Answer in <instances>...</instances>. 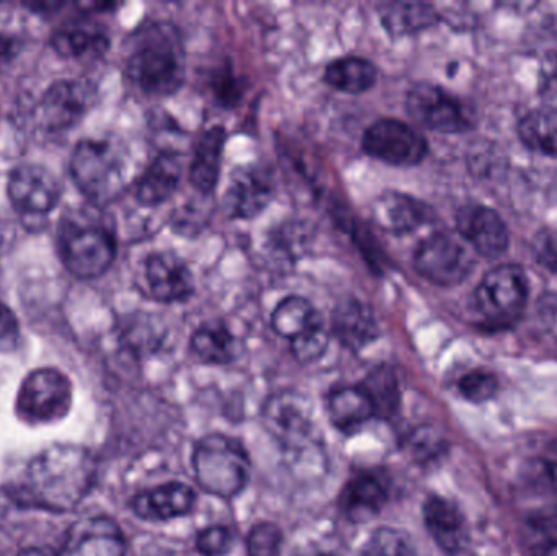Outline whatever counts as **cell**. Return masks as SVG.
Returning a JSON list of instances; mask_svg holds the SVG:
<instances>
[{"mask_svg":"<svg viewBox=\"0 0 557 556\" xmlns=\"http://www.w3.org/2000/svg\"><path fill=\"white\" fill-rule=\"evenodd\" d=\"M94 462L90 454L71 444L42 450L25 473V495L38 508L52 512L74 509L90 490Z\"/></svg>","mask_w":557,"mask_h":556,"instance_id":"cell-1","label":"cell"},{"mask_svg":"<svg viewBox=\"0 0 557 556\" xmlns=\"http://www.w3.org/2000/svg\"><path fill=\"white\" fill-rule=\"evenodd\" d=\"M185 65V48L175 26L152 23L137 33L127 74L146 94L166 97L182 88Z\"/></svg>","mask_w":557,"mask_h":556,"instance_id":"cell-2","label":"cell"},{"mask_svg":"<svg viewBox=\"0 0 557 556\" xmlns=\"http://www.w3.org/2000/svg\"><path fill=\"white\" fill-rule=\"evenodd\" d=\"M196 480L205 492L221 498L238 495L250 479L247 450L234 437L212 434L199 441L193 456Z\"/></svg>","mask_w":557,"mask_h":556,"instance_id":"cell-3","label":"cell"},{"mask_svg":"<svg viewBox=\"0 0 557 556\" xmlns=\"http://www.w3.org/2000/svg\"><path fill=\"white\" fill-rule=\"evenodd\" d=\"M62 260L78 280H95L107 273L116 257L113 235L100 224L65 219L61 231Z\"/></svg>","mask_w":557,"mask_h":556,"instance_id":"cell-4","label":"cell"},{"mask_svg":"<svg viewBox=\"0 0 557 556\" xmlns=\"http://www.w3.org/2000/svg\"><path fill=\"white\" fill-rule=\"evenodd\" d=\"M484 325L506 329L522 316L529 300V280L517 264H499L481 281L474 293Z\"/></svg>","mask_w":557,"mask_h":556,"instance_id":"cell-5","label":"cell"},{"mask_svg":"<svg viewBox=\"0 0 557 556\" xmlns=\"http://www.w3.org/2000/svg\"><path fill=\"white\" fill-rule=\"evenodd\" d=\"M71 175L77 188L97 205L116 198L124 186L123 162L107 140L78 143L72 153Z\"/></svg>","mask_w":557,"mask_h":556,"instance_id":"cell-6","label":"cell"},{"mask_svg":"<svg viewBox=\"0 0 557 556\" xmlns=\"http://www.w3.org/2000/svg\"><path fill=\"white\" fill-rule=\"evenodd\" d=\"M71 407V381L58 369H36L26 375L16 395V415L26 424L58 423Z\"/></svg>","mask_w":557,"mask_h":556,"instance_id":"cell-7","label":"cell"},{"mask_svg":"<svg viewBox=\"0 0 557 556\" xmlns=\"http://www.w3.org/2000/svg\"><path fill=\"white\" fill-rule=\"evenodd\" d=\"M474 261L460 238L438 232L421 242L414 254V268L435 286L454 287L463 283Z\"/></svg>","mask_w":557,"mask_h":556,"instance_id":"cell-8","label":"cell"},{"mask_svg":"<svg viewBox=\"0 0 557 556\" xmlns=\"http://www.w3.org/2000/svg\"><path fill=\"white\" fill-rule=\"evenodd\" d=\"M362 147L373 159L396 166L418 165L428 153V140L405 121L382 118L367 127Z\"/></svg>","mask_w":557,"mask_h":556,"instance_id":"cell-9","label":"cell"},{"mask_svg":"<svg viewBox=\"0 0 557 556\" xmlns=\"http://www.w3.org/2000/svg\"><path fill=\"white\" fill-rule=\"evenodd\" d=\"M264 427L285 450H304L314 440L313 410L301 395H274L264 407Z\"/></svg>","mask_w":557,"mask_h":556,"instance_id":"cell-10","label":"cell"},{"mask_svg":"<svg viewBox=\"0 0 557 556\" xmlns=\"http://www.w3.org/2000/svg\"><path fill=\"white\" fill-rule=\"evenodd\" d=\"M408 111L419 124L437 133H463L471 126L465 104L438 85H414L408 94Z\"/></svg>","mask_w":557,"mask_h":556,"instance_id":"cell-11","label":"cell"},{"mask_svg":"<svg viewBox=\"0 0 557 556\" xmlns=\"http://www.w3.org/2000/svg\"><path fill=\"white\" fill-rule=\"evenodd\" d=\"M9 198L20 214L42 218L58 206L61 185L46 166L23 163L10 173Z\"/></svg>","mask_w":557,"mask_h":556,"instance_id":"cell-12","label":"cell"},{"mask_svg":"<svg viewBox=\"0 0 557 556\" xmlns=\"http://www.w3.org/2000/svg\"><path fill=\"white\" fill-rule=\"evenodd\" d=\"M90 84L84 81H59L48 88L38 107L39 123L49 133L71 129L90 108Z\"/></svg>","mask_w":557,"mask_h":556,"instance_id":"cell-13","label":"cell"},{"mask_svg":"<svg viewBox=\"0 0 557 556\" xmlns=\"http://www.w3.org/2000/svg\"><path fill=\"white\" fill-rule=\"evenodd\" d=\"M59 556H126V541L113 519H78L69 528Z\"/></svg>","mask_w":557,"mask_h":556,"instance_id":"cell-14","label":"cell"},{"mask_svg":"<svg viewBox=\"0 0 557 556\" xmlns=\"http://www.w3.org/2000/svg\"><path fill=\"white\" fill-rule=\"evenodd\" d=\"M457 231L478 254L497 258L509 248L506 222L494 209L481 205H467L458 209Z\"/></svg>","mask_w":557,"mask_h":556,"instance_id":"cell-15","label":"cell"},{"mask_svg":"<svg viewBox=\"0 0 557 556\" xmlns=\"http://www.w3.org/2000/svg\"><path fill=\"white\" fill-rule=\"evenodd\" d=\"M147 294L157 302H185L195 293V277L185 260L175 254H156L144 267Z\"/></svg>","mask_w":557,"mask_h":556,"instance_id":"cell-16","label":"cell"},{"mask_svg":"<svg viewBox=\"0 0 557 556\" xmlns=\"http://www.w3.org/2000/svg\"><path fill=\"white\" fill-rule=\"evenodd\" d=\"M274 183L270 172L261 166H240L232 175L225 191V211L234 219H253L270 206Z\"/></svg>","mask_w":557,"mask_h":556,"instance_id":"cell-17","label":"cell"},{"mask_svg":"<svg viewBox=\"0 0 557 556\" xmlns=\"http://www.w3.org/2000/svg\"><path fill=\"white\" fill-rule=\"evenodd\" d=\"M372 218L383 231L395 235L411 234L431 219V209L412 196L388 191L373 201Z\"/></svg>","mask_w":557,"mask_h":556,"instance_id":"cell-18","label":"cell"},{"mask_svg":"<svg viewBox=\"0 0 557 556\" xmlns=\"http://www.w3.org/2000/svg\"><path fill=\"white\" fill-rule=\"evenodd\" d=\"M331 329L341 345L359 351L379 338L380 330L370 306L359 299L341 300L333 312Z\"/></svg>","mask_w":557,"mask_h":556,"instance_id":"cell-19","label":"cell"},{"mask_svg":"<svg viewBox=\"0 0 557 556\" xmlns=\"http://www.w3.org/2000/svg\"><path fill=\"white\" fill-rule=\"evenodd\" d=\"M196 495L188 485L166 483L133 499V509L146 521H169L188 515L195 508Z\"/></svg>","mask_w":557,"mask_h":556,"instance_id":"cell-20","label":"cell"},{"mask_svg":"<svg viewBox=\"0 0 557 556\" xmlns=\"http://www.w3.org/2000/svg\"><path fill=\"white\" fill-rule=\"evenodd\" d=\"M225 143L227 133L224 127L214 126L205 131L196 144L195 156L189 165V182L202 196L212 195L218 186Z\"/></svg>","mask_w":557,"mask_h":556,"instance_id":"cell-21","label":"cell"},{"mask_svg":"<svg viewBox=\"0 0 557 556\" xmlns=\"http://www.w3.org/2000/svg\"><path fill=\"white\" fill-rule=\"evenodd\" d=\"M182 157L176 152H162L140 176L136 198L143 206L162 205L175 195L182 180Z\"/></svg>","mask_w":557,"mask_h":556,"instance_id":"cell-22","label":"cell"},{"mask_svg":"<svg viewBox=\"0 0 557 556\" xmlns=\"http://www.w3.org/2000/svg\"><path fill=\"white\" fill-rule=\"evenodd\" d=\"M51 45L62 58L94 59L104 54L110 46V38L100 25L72 22L55 29Z\"/></svg>","mask_w":557,"mask_h":556,"instance_id":"cell-23","label":"cell"},{"mask_svg":"<svg viewBox=\"0 0 557 556\" xmlns=\"http://www.w3.org/2000/svg\"><path fill=\"white\" fill-rule=\"evenodd\" d=\"M388 498V490L382 480L373 475L354 477L341 493L343 515L354 522H363L379 515Z\"/></svg>","mask_w":557,"mask_h":556,"instance_id":"cell-24","label":"cell"},{"mask_svg":"<svg viewBox=\"0 0 557 556\" xmlns=\"http://www.w3.org/2000/svg\"><path fill=\"white\" fill-rule=\"evenodd\" d=\"M424 521L434 541L445 552H458L465 541V519L454 503L432 496L424 505Z\"/></svg>","mask_w":557,"mask_h":556,"instance_id":"cell-25","label":"cell"},{"mask_svg":"<svg viewBox=\"0 0 557 556\" xmlns=\"http://www.w3.org/2000/svg\"><path fill=\"white\" fill-rule=\"evenodd\" d=\"M383 28L392 36L414 35L437 23L438 13L431 3L392 2L380 7Z\"/></svg>","mask_w":557,"mask_h":556,"instance_id":"cell-26","label":"cell"},{"mask_svg":"<svg viewBox=\"0 0 557 556\" xmlns=\"http://www.w3.org/2000/svg\"><path fill=\"white\" fill-rule=\"evenodd\" d=\"M327 411L334 427L354 431L375 415L372 401L360 385L336 388L327 400Z\"/></svg>","mask_w":557,"mask_h":556,"instance_id":"cell-27","label":"cell"},{"mask_svg":"<svg viewBox=\"0 0 557 556\" xmlns=\"http://www.w3.org/2000/svg\"><path fill=\"white\" fill-rule=\"evenodd\" d=\"M324 81L346 94H363L376 82V67L369 59L360 55H346L336 59L324 71Z\"/></svg>","mask_w":557,"mask_h":556,"instance_id":"cell-28","label":"cell"},{"mask_svg":"<svg viewBox=\"0 0 557 556\" xmlns=\"http://www.w3.org/2000/svg\"><path fill=\"white\" fill-rule=\"evenodd\" d=\"M519 136L529 149L543 156L557 157V108H536L522 118Z\"/></svg>","mask_w":557,"mask_h":556,"instance_id":"cell-29","label":"cell"},{"mask_svg":"<svg viewBox=\"0 0 557 556\" xmlns=\"http://www.w3.org/2000/svg\"><path fill=\"white\" fill-rule=\"evenodd\" d=\"M191 349L206 365H227L237 356V339L222 323H208L196 330Z\"/></svg>","mask_w":557,"mask_h":556,"instance_id":"cell-30","label":"cell"},{"mask_svg":"<svg viewBox=\"0 0 557 556\" xmlns=\"http://www.w3.org/2000/svg\"><path fill=\"white\" fill-rule=\"evenodd\" d=\"M321 322L320 313L314 309L310 300L304 297L292 296L282 300L274 309L271 317V325L277 335L294 339L311 326Z\"/></svg>","mask_w":557,"mask_h":556,"instance_id":"cell-31","label":"cell"},{"mask_svg":"<svg viewBox=\"0 0 557 556\" xmlns=\"http://www.w3.org/2000/svg\"><path fill=\"white\" fill-rule=\"evenodd\" d=\"M360 387L369 395L375 415L388 418L398 410V379H396V374L389 366L382 365L373 369Z\"/></svg>","mask_w":557,"mask_h":556,"instance_id":"cell-32","label":"cell"},{"mask_svg":"<svg viewBox=\"0 0 557 556\" xmlns=\"http://www.w3.org/2000/svg\"><path fill=\"white\" fill-rule=\"evenodd\" d=\"M359 556H416V552L405 532L383 528L373 532Z\"/></svg>","mask_w":557,"mask_h":556,"instance_id":"cell-33","label":"cell"},{"mask_svg":"<svg viewBox=\"0 0 557 556\" xmlns=\"http://www.w3.org/2000/svg\"><path fill=\"white\" fill-rule=\"evenodd\" d=\"M292 355L301 365H310L318 361L326 353L330 345V332L323 322L308 329L307 332L292 339Z\"/></svg>","mask_w":557,"mask_h":556,"instance_id":"cell-34","label":"cell"},{"mask_svg":"<svg viewBox=\"0 0 557 556\" xmlns=\"http://www.w3.org/2000/svg\"><path fill=\"white\" fill-rule=\"evenodd\" d=\"M458 388L467 400L481 404V401L490 400L496 395L497 379L486 371L468 372L458 382Z\"/></svg>","mask_w":557,"mask_h":556,"instance_id":"cell-35","label":"cell"},{"mask_svg":"<svg viewBox=\"0 0 557 556\" xmlns=\"http://www.w3.org/2000/svg\"><path fill=\"white\" fill-rule=\"evenodd\" d=\"M248 556H278L282 548V534L277 526L260 524L248 538Z\"/></svg>","mask_w":557,"mask_h":556,"instance_id":"cell-36","label":"cell"},{"mask_svg":"<svg viewBox=\"0 0 557 556\" xmlns=\"http://www.w3.org/2000/svg\"><path fill=\"white\" fill-rule=\"evenodd\" d=\"M234 545V534L224 526L208 528L198 535L196 547L205 556H222Z\"/></svg>","mask_w":557,"mask_h":556,"instance_id":"cell-37","label":"cell"},{"mask_svg":"<svg viewBox=\"0 0 557 556\" xmlns=\"http://www.w3.org/2000/svg\"><path fill=\"white\" fill-rule=\"evenodd\" d=\"M527 529L536 551L549 552L557 548V515L533 518Z\"/></svg>","mask_w":557,"mask_h":556,"instance_id":"cell-38","label":"cell"},{"mask_svg":"<svg viewBox=\"0 0 557 556\" xmlns=\"http://www.w3.org/2000/svg\"><path fill=\"white\" fill-rule=\"evenodd\" d=\"M532 251L536 261L546 270L557 273V231L543 228L533 238Z\"/></svg>","mask_w":557,"mask_h":556,"instance_id":"cell-39","label":"cell"},{"mask_svg":"<svg viewBox=\"0 0 557 556\" xmlns=\"http://www.w3.org/2000/svg\"><path fill=\"white\" fill-rule=\"evenodd\" d=\"M20 329L15 313L0 304V353H10L18 346Z\"/></svg>","mask_w":557,"mask_h":556,"instance_id":"cell-40","label":"cell"},{"mask_svg":"<svg viewBox=\"0 0 557 556\" xmlns=\"http://www.w3.org/2000/svg\"><path fill=\"white\" fill-rule=\"evenodd\" d=\"M240 91V84H238L237 77L232 74L231 69H224L221 74L215 75V97L221 103H224V107L237 103Z\"/></svg>","mask_w":557,"mask_h":556,"instance_id":"cell-41","label":"cell"},{"mask_svg":"<svg viewBox=\"0 0 557 556\" xmlns=\"http://www.w3.org/2000/svg\"><path fill=\"white\" fill-rule=\"evenodd\" d=\"M540 91L548 107L557 108V54L546 59L540 74Z\"/></svg>","mask_w":557,"mask_h":556,"instance_id":"cell-42","label":"cell"},{"mask_svg":"<svg viewBox=\"0 0 557 556\" xmlns=\"http://www.w3.org/2000/svg\"><path fill=\"white\" fill-rule=\"evenodd\" d=\"M22 48V42L13 36L0 35V67L10 64Z\"/></svg>","mask_w":557,"mask_h":556,"instance_id":"cell-43","label":"cell"},{"mask_svg":"<svg viewBox=\"0 0 557 556\" xmlns=\"http://www.w3.org/2000/svg\"><path fill=\"white\" fill-rule=\"evenodd\" d=\"M16 556H59V554H54V552L49 551V548L32 547L25 548V551L20 552Z\"/></svg>","mask_w":557,"mask_h":556,"instance_id":"cell-44","label":"cell"},{"mask_svg":"<svg viewBox=\"0 0 557 556\" xmlns=\"http://www.w3.org/2000/svg\"><path fill=\"white\" fill-rule=\"evenodd\" d=\"M295 556H330V555L321 554V552H318V551H304V552H301V554H298Z\"/></svg>","mask_w":557,"mask_h":556,"instance_id":"cell-45","label":"cell"},{"mask_svg":"<svg viewBox=\"0 0 557 556\" xmlns=\"http://www.w3.org/2000/svg\"><path fill=\"white\" fill-rule=\"evenodd\" d=\"M153 556H183V555L175 554V552H162V554L153 555Z\"/></svg>","mask_w":557,"mask_h":556,"instance_id":"cell-46","label":"cell"}]
</instances>
